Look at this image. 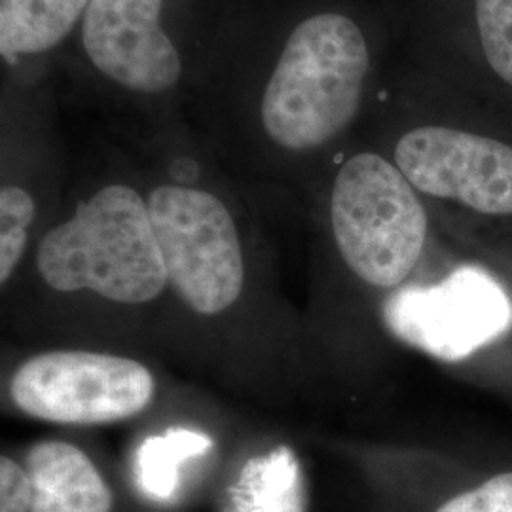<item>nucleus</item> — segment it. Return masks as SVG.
I'll use <instances>...</instances> for the list:
<instances>
[{"instance_id": "1", "label": "nucleus", "mask_w": 512, "mask_h": 512, "mask_svg": "<svg viewBox=\"0 0 512 512\" xmlns=\"http://www.w3.org/2000/svg\"><path fill=\"white\" fill-rule=\"evenodd\" d=\"M37 270L57 293L90 291L126 306L148 304L169 285L147 200L126 184L101 188L52 228Z\"/></svg>"}, {"instance_id": "2", "label": "nucleus", "mask_w": 512, "mask_h": 512, "mask_svg": "<svg viewBox=\"0 0 512 512\" xmlns=\"http://www.w3.org/2000/svg\"><path fill=\"white\" fill-rule=\"evenodd\" d=\"M370 67L365 35L342 14H317L287 38L262 95L260 118L277 147L311 150L353 122Z\"/></svg>"}, {"instance_id": "3", "label": "nucleus", "mask_w": 512, "mask_h": 512, "mask_svg": "<svg viewBox=\"0 0 512 512\" xmlns=\"http://www.w3.org/2000/svg\"><path fill=\"white\" fill-rule=\"evenodd\" d=\"M330 224L349 270L368 285L393 289L420 260L427 215L397 165L363 152L340 167L330 196Z\"/></svg>"}, {"instance_id": "4", "label": "nucleus", "mask_w": 512, "mask_h": 512, "mask_svg": "<svg viewBox=\"0 0 512 512\" xmlns=\"http://www.w3.org/2000/svg\"><path fill=\"white\" fill-rule=\"evenodd\" d=\"M147 205L173 291L200 315L230 310L245 287V258L228 207L211 192L177 184L154 188Z\"/></svg>"}, {"instance_id": "5", "label": "nucleus", "mask_w": 512, "mask_h": 512, "mask_svg": "<svg viewBox=\"0 0 512 512\" xmlns=\"http://www.w3.org/2000/svg\"><path fill=\"white\" fill-rule=\"evenodd\" d=\"M21 414L63 425H103L143 414L156 395L148 366L110 353L57 349L23 361L10 378Z\"/></svg>"}, {"instance_id": "6", "label": "nucleus", "mask_w": 512, "mask_h": 512, "mask_svg": "<svg viewBox=\"0 0 512 512\" xmlns=\"http://www.w3.org/2000/svg\"><path fill=\"white\" fill-rule=\"evenodd\" d=\"M384 321L404 344L461 361L512 327V304L494 275L461 266L437 285H410L385 300Z\"/></svg>"}, {"instance_id": "7", "label": "nucleus", "mask_w": 512, "mask_h": 512, "mask_svg": "<svg viewBox=\"0 0 512 512\" xmlns=\"http://www.w3.org/2000/svg\"><path fill=\"white\" fill-rule=\"evenodd\" d=\"M395 162L423 194L486 215H512V147L459 129L425 126L401 137Z\"/></svg>"}, {"instance_id": "8", "label": "nucleus", "mask_w": 512, "mask_h": 512, "mask_svg": "<svg viewBox=\"0 0 512 512\" xmlns=\"http://www.w3.org/2000/svg\"><path fill=\"white\" fill-rule=\"evenodd\" d=\"M164 0H90L82 44L95 69L141 93L173 88L183 61L160 23Z\"/></svg>"}, {"instance_id": "9", "label": "nucleus", "mask_w": 512, "mask_h": 512, "mask_svg": "<svg viewBox=\"0 0 512 512\" xmlns=\"http://www.w3.org/2000/svg\"><path fill=\"white\" fill-rule=\"evenodd\" d=\"M33 486L29 512H110L112 494L92 459L78 446L46 440L25 456Z\"/></svg>"}, {"instance_id": "10", "label": "nucleus", "mask_w": 512, "mask_h": 512, "mask_svg": "<svg viewBox=\"0 0 512 512\" xmlns=\"http://www.w3.org/2000/svg\"><path fill=\"white\" fill-rule=\"evenodd\" d=\"M308 488L291 446L249 459L230 486L222 512H306Z\"/></svg>"}, {"instance_id": "11", "label": "nucleus", "mask_w": 512, "mask_h": 512, "mask_svg": "<svg viewBox=\"0 0 512 512\" xmlns=\"http://www.w3.org/2000/svg\"><path fill=\"white\" fill-rule=\"evenodd\" d=\"M90 0H0V52L4 57L52 50L86 14Z\"/></svg>"}, {"instance_id": "12", "label": "nucleus", "mask_w": 512, "mask_h": 512, "mask_svg": "<svg viewBox=\"0 0 512 512\" xmlns=\"http://www.w3.org/2000/svg\"><path fill=\"white\" fill-rule=\"evenodd\" d=\"M213 440L194 429H169L148 437L135 458V476L143 494L154 501H167L179 488L181 467L190 458H200Z\"/></svg>"}, {"instance_id": "13", "label": "nucleus", "mask_w": 512, "mask_h": 512, "mask_svg": "<svg viewBox=\"0 0 512 512\" xmlns=\"http://www.w3.org/2000/svg\"><path fill=\"white\" fill-rule=\"evenodd\" d=\"M37 215L33 196L16 184L0 190V283L14 275L27 245L29 228Z\"/></svg>"}, {"instance_id": "14", "label": "nucleus", "mask_w": 512, "mask_h": 512, "mask_svg": "<svg viewBox=\"0 0 512 512\" xmlns=\"http://www.w3.org/2000/svg\"><path fill=\"white\" fill-rule=\"evenodd\" d=\"M476 21L492 69L512 86V0H476Z\"/></svg>"}, {"instance_id": "15", "label": "nucleus", "mask_w": 512, "mask_h": 512, "mask_svg": "<svg viewBox=\"0 0 512 512\" xmlns=\"http://www.w3.org/2000/svg\"><path fill=\"white\" fill-rule=\"evenodd\" d=\"M437 512H512V473L494 476L475 490L456 495Z\"/></svg>"}, {"instance_id": "16", "label": "nucleus", "mask_w": 512, "mask_h": 512, "mask_svg": "<svg viewBox=\"0 0 512 512\" xmlns=\"http://www.w3.org/2000/svg\"><path fill=\"white\" fill-rule=\"evenodd\" d=\"M33 486L25 467L12 458L0 459V512H29Z\"/></svg>"}]
</instances>
